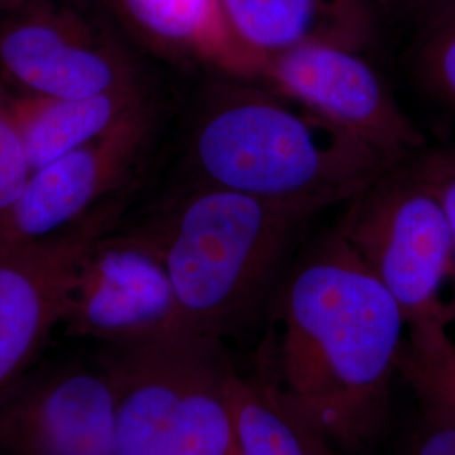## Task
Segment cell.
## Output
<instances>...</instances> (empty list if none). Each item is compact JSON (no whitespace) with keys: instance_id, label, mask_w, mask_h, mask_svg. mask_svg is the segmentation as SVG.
<instances>
[{"instance_id":"9c48e42d","label":"cell","mask_w":455,"mask_h":455,"mask_svg":"<svg viewBox=\"0 0 455 455\" xmlns=\"http://www.w3.org/2000/svg\"><path fill=\"white\" fill-rule=\"evenodd\" d=\"M112 374L90 358L36 364L0 402V455H114Z\"/></svg>"},{"instance_id":"ac0fdd59","label":"cell","mask_w":455,"mask_h":455,"mask_svg":"<svg viewBox=\"0 0 455 455\" xmlns=\"http://www.w3.org/2000/svg\"><path fill=\"white\" fill-rule=\"evenodd\" d=\"M33 174L17 118L16 95L0 78V229Z\"/></svg>"},{"instance_id":"e0dca14e","label":"cell","mask_w":455,"mask_h":455,"mask_svg":"<svg viewBox=\"0 0 455 455\" xmlns=\"http://www.w3.org/2000/svg\"><path fill=\"white\" fill-rule=\"evenodd\" d=\"M411 68L423 92L455 115V2L420 26Z\"/></svg>"},{"instance_id":"ffe728a7","label":"cell","mask_w":455,"mask_h":455,"mask_svg":"<svg viewBox=\"0 0 455 455\" xmlns=\"http://www.w3.org/2000/svg\"><path fill=\"white\" fill-rule=\"evenodd\" d=\"M407 455H455V423L428 419V425L410 443Z\"/></svg>"},{"instance_id":"7c38bea8","label":"cell","mask_w":455,"mask_h":455,"mask_svg":"<svg viewBox=\"0 0 455 455\" xmlns=\"http://www.w3.org/2000/svg\"><path fill=\"white\" fill-rule=\"evenodd\" d=\"M133 41L176 65L260 80L263 60L231 28L223 0H105Z\"/></svg>"},{"instance_id":"44dd1931","label":"cell","mask_w":455,"mask_h":455,"mask_svg":"<svg viewBox=\"0 0 455 455\" xmlns=\"http://www.w3.org/2000/svg\"><path fill=\"white\" fill-rule=\"evenodd\" d=\"M455 0H381V5L405 19L417 20L422 26L425 20L435 16L442 9L452 5Z\"/></svg>"},{"instance_id":"4fadbf2b","label":"cell","mask_w":455,"mask_h":455,"mask_svg":"<svg viewBox=\"0 0 455 455\" xmlns=\"http://www.w3.org/2000/svg\"><path fill=\"white\" fill-rule=\"evenodd\" d=\"M240 41L263 61L329 44L368 52L379 39V0H223Z\"/></svg>"},{"instance_id":"7a4b0ae2","label":"cell","mask_w":455,"mask_h":455,"mask_svg":"<svg viewBox=\"0 0 455 455\" xmlns=\"http://www.w3.org/2000/svg\"><path fill=\"white\" fill-rule=\"evenodd\" d=\"M186 144L193 186L315 214L396 164L260 80L218 75Z\"/></svg>"},{"instance_id":"6da1fadb","label":"cell","mask_w":455,"mask_h":455,"mask_svg":"<svg viewBox=\"0 0 455 455\" xmlns=\"http://www.w3.org/2000/svg\"><path fill=\"white\" fill-rule=\"evenodd\" d=\"M272 383L332 455L364 454L387 430L405 315L332 229L293 265L270 302Z\"/></svg>"},{"instance_id":"3957f363","label":"cell","mask_w":455,"mask_h":455,"mask_svg":"<svg viewBox=\"0 0 455 455\" xmlns=\"http://www.w3.org/2000/svg\"><path fill=\"white\" fill-rule=\"evenodd\" d=\"M312 214L189 186L148 225L163 251L184 329L225 341L272 299Z\"/></svg>"},{"instance_id":"8992f818","label":"cell","mask_w":455,"mask_h":455,"mask_svg":"<svg viewBox=\"0 0 455 455\" xmlns=\"http://www.w3.org/2000/svg\"><path fill=\"white\" fill-rule=\"evenodd\" d=\"M0 78L17 97L65 100L147 84L90 0H22L0 17Z\"/></svg>"},{"instance_id":"ba28073f","label":"cell","mask_w":455,"mask_h":455,"mask_svg":"<svg viewBox=\"0 0 455 455\" xmlns=\"http://www.w3.org/2000/svg\"><path fill=\"white\" fill-rule=\"evenodd\" d=\"M368 52L310 44L263 61L260 82L306 107L396 165L427 147Z\"/></svg>"},{"instance_id":"2e32d148","label":"cell","mask_w":455,"mask_h":455,"mask_svg":"<svg viewBox=\"0 0 455 455\" xmlns=\"http://www.w3.org/2000/svg\"><path fill=\"white\" fill-rule=\"evenodd\" d=\"M398 376L419 395L428 419L455 423V341L449 331L407 334L398 358Z\"/></svg>"},{"instance_id":"7402d4cb","label":"cell","mask_w":455,"mask_h":455,"mask_svg":"<svg viewBox=\"0 0 455 455\" xmlns=\"http://www.w3.org/2000/svg\"><path fill=\"white\" fill-rule=\"evenodd\" d=\"M22 0H0V17L5 12H9L12 7H16L17 4H20Z\"/></svg>"},{"instance_id":"52a82bcc","label":"cell","mask_w":455,"mask_h":455,"mask_svg":"<svg viewBox=\"0 0 455 455\" xmlns=\"http://www.w3.org/2000/svg\"><path fill=\"white\" fill-rule=\"evenodd\" d=\"M60 327L98 346L186 331L163 251L148 228L108 229L88 244L66 293Z\"/></svg>"},{"instance_id":"5bb4252c","label":"cell","mask_w":455,"mask_h":455,"mask_svg":"<svg viewBox=\"0 0 455 455\" xmlns=\"http://www.w3.org/2000/svg\"><path fill=\"white\" fill-rule=\"evenodd\" d=\"M150 105L147 84L66 100L16 95L17 118L33 171L110 133Z\"/></svg>"},{"instance_id":"5b68a950","label":"cell","mask_w":455,"mask_h":455,"mask_svg":"<svg viewBox=\"0 0 455 455\" xmlns=\"http://www.w3.org/2000/svg\"><path fill=\"white\" fill-rule=\"evenodd\" d=\"M334 228L405 315L408 336L443 332L455 319L442 300L455 276L452 231L439 197L408 163L355 196Z\"/></svg>"},{"instance_id":"30bf717a","label":"cell","mask_w":455,"mask_h":455,"mask_svg":"<svg viewBox=\"0 0 455 455\" xmlns=\"http://www.w3.org/2000/svg\"><path fill=\"white\" fill-rule=\"evenodd\" d=\"M150 105L115 131L36 169L0 229V246L43 243L115 208L156 131Z\"/></svg>"},{"instance_id":"8fae6325","label":"cell","mask_w":455,"mask_h":455,"mask_svg":"<svg viewBox=\"0 0 455 455\" xmlns=\"http://www.w3.org/2000/svg\"><path fill=\"white\" fill-rule=\"evenodd\" d=\"M118 208L43 243L0 246V402L37 364L61 325L83 251L114 228Z\"/></svg>"},{"instance_id":"9a60e30c","label":"cell","mask_w":455,"mask_h":455,"mask_svg":"<svg viewBox=\"0 0 455 455\" xmlns=\"http://www.w3.org/2000/svg\"><path fill=\"white\" fill-rule=\"evenodd\" d=\"M231 415L236 455H332L293 417L267 378L236 371Z\"/></svg>"},{"instance_id":"277c9868","label":"cell","mask_w":455,"mask_h":455,"mask_svg":"<svg viewBox=\"0 0 455 455\" xmlns=\"http://www.w3.org/2000/svg\"><path fill=\"white\" fill-rule=\"evenodd\" d=\"M98 355L114 379V455H236L221 339L180 331Z\"/></svg>"},{"instance_id":"d6986e66","label":"cell","mask_w":455,"mask_h":455,"mask_svg":"<svg viewBox=\"0 0 455 455\" xmlns=\"http://www.w3.org/2000/svg\"><path fill=\"white\" fill-rule=\"evenodd\" d=\"M408 165L439 197L451 225L455 251V140L425 147L420 154L408 161Z\"/></svg>"}]
</instances>
